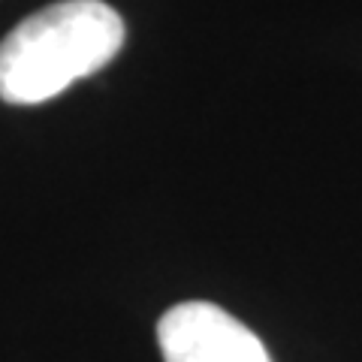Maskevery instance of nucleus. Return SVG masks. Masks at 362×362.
I'll use <instances>...</instances> for the list:
<instances>
[{
    "label": "nucleus",
    "instance_id": "obj_1",
    "mask_svg": "<svg viewBox=\"0 0 362 362\" xmlns=\"http://www.w3.org/2000/svg\"><path fill=\"white\" fill-rule=\"evenodd\" d=\"M124 45V21L103 0H61L0 42V100L37 106L94 76Z\"/></svg>",
    "mask_w": 362,
    "mask_h": 362
},
{
    "label": "nucleus",
    "instance_id": "obj_2",
    "mask_svg": "<svg viewBox=\"0 0 362 362\" xmlns=\"http://www.w3.org/2000/svg\"><path fill=\"white\" fill-rule=\"evenodd\" d=\"M163 362H272L263 341L211 302H181L157 323Z\"/></svg>",
    "mask_w": 362,
    "mask_h": 362
}]
</instances>
